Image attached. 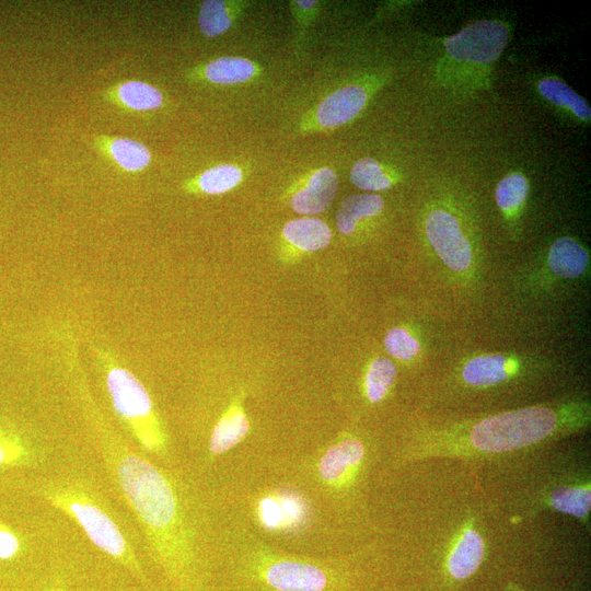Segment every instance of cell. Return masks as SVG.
Returning <instances> with one entry per match:
<instances>
[{"instance_id":"13","label":"cell","mask_w":591,"mask_h":591,"mask_svg":"<svg viewBox=\"0 0 591 591\" xmlns=\"http://www.w3.org/2000/svg\"><path fill=\"white\" fill-rule=\"evenodd\" d=\"M485 556V543L474 529H465L453 544L448 558V575L456 581L473 576L480 567Z\"/></svg>"},{"instance_id":"9","label":"cell","mask_w":591,"mask_h":591,"mask_svg":"<svg viewBox=\"0 0 591 591\" xmlns=\"http://www.w3.org/2000/svg\"><path fill=\"white\" fill-rule=\"evenodd\" d=\"M364 88L351 84L343 86L326 96L317 106L315 120L318 126L333 128L356 117L367 103Z\"/></svg>"},{"instance_id":"29","label":"cell","mask_w":591,"mask_h":591,"mask_svg":"<svg viewBox=\"0 0 591 591\" xmlns=\"http://www.w3.org/2000/svg\"><path fill=\"white\" fill-rule=\"evenodd\" d=\"M258 514L262 524L269 529H277L285 524V513L280 500L273 497L260 499Z\"/></svg>"},{"instance_id":"4","label":"cell","mask_w":591,"mask_h":591,"mask_svg":"<svg viewBox=\"0 0 591 591\" xmlns=\"http://www.w3.org/2000/svg\"><path fill=\"white\" fill-rule=\"evenodd\" d=\"M566 414L546 406H531L489 416L476 422L465 444L478 453H505L540 443L569 430Z\"/></svg>"},{"instance_id":"3","label":"cell","mask_w":591,"mask_h":591,"mask_svg":"<svg viewBox=\"0 0 591 591\" xmlns=\"http://www.w3.org/2000/svg\"><path fill=\"white\" fill-rule=\"evenodd\" d=\"M38 491L50 506L71 518L100 551L143 578L130 542L92 489L79 480H47Z\"/></svg>"},{"instance_id":"33","label":"cell","mask_w":591,"mask_h":591,"mask_svg":"<svg viewBox=\"0 0 591 591\" xmlns=\"http://www.w3.org/2000/svg\"><path fill=\"white\" fill-rule=\"evenodd\" d=\"M507 591H520L517 586L509 584Z\"/></svg>"},{"instance_id":"23","label":"cell","mask_w":591,"mask_h":591,"mask_svg":"<svg viewBox=\"0 0 591 591\" xmlns=\"http://www.w3.org/2000/svg\"><path fill=\"white\" fill-rule=\"evenodd\" d=\"M540 93L552 103L571 111L577 117L588 120L591 111L587 102L566 83L556 78H544L538 83Z\"/></svg>"},{"instance_id":"32","label":"cell","mask_w":591,"mask_h":591,"mask_svg":"<svg viewBox=\"0 0 591 591\" xmlns=\"http://www.w3.org/2000/svg\"><path fill=\"white\" fill-rule=\"evenodd\" d=\"M46 591H63L62 587L56 584L49 589H47Z\"/></svg>"},{"instance_id":"27","label":"cell","mask_w":591,"mask_h":591,"mask_svg":"<svg viewBox=\"0 0 591 591\" xmlns=\"http://www.w3.org/2000/svg\"><path fill=\"white\" fill-rule=\"evenodd\" d=\"M528 192V179L521 173H510L497 185L496 202L505 212H512L525 201Z\"/></svg>"},{"instance_id":"16","label":"cell","mask_w":591,"mask_h":591,"mask_svg":"<svg viewBox=\"0 0 591 591\" xmlns=\"http://www.w3.org/2000/svg\"><path fill=\"white\" fill-rule=\"evenodd\" d=\"M589 262L587 251L573 239L556 240L548 252L547 263L558 277L576 278L583 274Z\"/></svg>"},{"instance_id":"26","label":"cell","mask_w":591,"mask_h":591,"mask_svg":"<svg viewBox=\"0 0 591 591\" xmlns=\"http://www.w3.org/2000/svg\"><path fill=\"white\" fill-rule=\"evenodd\" d=\"M350 181L363 190H384L391 187L392 181L380 163L372 158H362L351 167Z\"/></svg>"},{"instance_id":"25","label":"cell","mask_w":591,"mask_h":591,"mask_svg":"<svg viewBox=\"0 0 591 591\" xmlns=\"http://www.w3.org/2000/svg\"><path fill=\"white\" fill-rule=\"evenodd\" d=\"M232 24L231 9L225 1H202L198 12V26L207 37H216L229 30Z\"/></svg>"},{"instance_id":"8","label":"cell","mask_w":591,"mask_h":591,"mask_svg":"<svg viewBox=\"0 0 591 591\" xmlns=\"http://www.w3.org/2000/svg\"><path fill=\"white\" fill-rule=\"evenodd\" d=\"M364 457V447L356 438H346L332 444L321 456L318 475L332 487H341L354 476Z\"/></svg>"},{"instance_id":"21","label":"cell","mask_w":591,"mask_h":591,"mask_svg":"<svg viewBox=\"0 0 591 591\" xmlns=\"http://www.w3.org/2000/svg\"><path fill=\"white\" fill-rule=\"evenodd\" d=\"M242 170L232 164L212 166L187 184L189 190L218 195L234 188L242 181Z\"/></svg>"},{"instance_id":"28","label":"cell","mask_w":591,"mask_h":591,"mask_svg":"<svg viewBox=\"0 0 591 591\" xmlns=\"http://www.w3.org/2000/svg\"><path fill=\"white\" fill-rule=\"evenodd\" d=\"M386 351L396 359L410 360L420 350L419 341L405 328L394 327L384 338Z\"/></svg>"},{"instance_id":"30","label":"cell","mask_w":591,"mask_h":591,"mask_svg":"<svg viewBox=\"0 0 591 591\" xmlns=\"http://www.w3.org/2000/svg\"><path fill=\"white\" fill-rule=\"evenodd\" d=\"M22 543L16 532L0 521V560H10L16 557Z\"/></svg>"},{"instance_id":"22","label":"cell","mask_w":591,"mask_h":591,"mask_svg":"<svg viewBox=\"0 0 591 591\" xmlns=\"http://www.w3.org/2000/svg\"><path fill=\"white\" fill-rule=\"evenodd\" d=\"M549 505L558 512L583 519L590 511V486L586 484L559 486L549 495Z\"/></svg>"},{"instance_id":"20","label":"cell","mask_w":591,"mask_h":591,"mask_svg":"<svg viewBox=\"0 0 591 591\" xmlns=\"http://www.w3.org/2000/svg\"><path fill=\"white\" fill-rule=\"evenodd\" d=\"M36 460L32 443L12 426L0 421V468L31 465Z\"/></svg>"},{"instance_id":"31","label":"cell","mask_w":591,"mask_h":591,"mask_svg":"<svg viewBox=\"0 0 591 591\" xmlns=\"http://www.w3.org/2000/svg\"><path fill=\"white\" fill-rule=\"evenodd\" d=\"M297 3L304 9L312 8L315 4L314 1H298Z\"/></svg>"},{"instance_id":"19","label":"cell","mask_w":591,"mask_h":591,"mask_svg":"<svg viewBox=\"0 0 591 591\" xmlns=\"http://www.w3.org/2000/svg\"><path fill=\"white\" fill-rule=\"evenodd\" d=\"M257 67L248 59L241 57H221L206 63L200 76L216 84H236L253 78Z\"/></svg>"},{"instance_id":"17","label":"cell","mask_w":591,"mask_h":591,"mask_svg":"<svg viewBox=\"0 0 591 591\" xmlns=\"http://www.w3.org/2000/svg\"><path fill=\"white\" fill-rule=\"evenodd\" d=\"M384 208L383 199L375 194H356L346 197L336 212L340 233L350 235L360 220L379 215Z\"/></svg>"},{"instance_id":"15","label":"cell","mask_w":591,"mask_h":591,"mask_svg":"<svg viewBox=\"0 0 591 591\" xmlns=\"http://www.w3.org/2000/svg\"><path fill=\"white\" fill-rule=\"evenodd\" d=\"M282 236L298 251L315 252L331 242L332 231L321 219L304 217L288 221L282 229Z\"/></svg>"},{"instance_id":"7","label":"cell","mask_w":591,"mask_h":591,"mask_svg":"<svg viewBox=\"0 0 591 591\" xmlns=\"http://www.w3.org/2000/svg\"><path fill=\"white\" fill-rule=\"evenodd\" d=\"M425 230L431 247L448 268L463 273L471 267V244L452 213L431 210L426 217Z\"/></svg>"},{"instance_id":"24","label":"cell","mask_w":591,"mask_h":591,"mask_svg":"<svg viewBox=\"0 0 591 591\" xmlns=\"http://www.w3.org/2000/svg\"><path fill=\"white\" fill-rule=\"evenodd\" d=\"M395 379L396 368L389 358L378 357L373 359L364 376L367 398L372 403L382 401L389 393Z\"/></svg>"},{"instance_id":"10","label":"cell","mask_w":591,"mask_h":591,"mask_svg":"<svg viewBox=\"0 0 591 591\" xmlns=\"http://www.w3.org/2000/svg\"><path fill=\"white\" fill-rule=\"evenodd\" d=\"M338 187L335 172L322 167L313 172L303 186L292 195L291 208L300 215H317L332 204Z\"/></svg>"},{"instance_id":"6","label":"cell","mask_w":591,"mask_h":591,"mask_svg":"<svg viewBox=\"0 0 591 591\" xmlns=\"http://www.w3.org/2000/svg\"><path fill=\"white\" fill-rule=\"evenodd\" d=\"M509 38L507 25L499 21L484 20L444 39L448 54L457 60L475 63H489L496 60Z\"/></svg>"},{"instance_id":"14","label":"cell","mask_w":591,"mask_h":591,"mask_svg":"<svg viewBox=\"0 0 591 591\" xmlns=\"http://www.w3.org/2000/svg\"><path fill=\"white\" fill-rule=\"evenodd\" d=\"M250 430V422L241 401L227 408L211 432L209 451L212 455L222 454L240 443Z\"/></svg>"},{"instance_id":"5","label":"cell","mask_w":591,"mask_h":591,"mask_svg":"<svg viewBox=\"0 0 591 591\" xmlns=\"http://www.w3.org/2000/svg\"><path fill=\"white\" fill-rule=\"evenodd\" d=\"M104 370L106 390L117 416L143 451L163 455L167 436L144 385L131 371L109 358Z\"/></svg>"},{"instance_id":"12","label":"cell","mask_w":591,"mask_h":591,"mask_svg":"<svg viewBox=\"0 0 591 591\" xmlns=\"http://www.w3.org/2000/svg\"><path fill=\"white\" fill-rule=\"evenodd\" d=\"M104 96L121 109L134 113L150 112L164 103L162 92L141 80H126L109 86Z\"/></svg>"},{"instance_id":"11","label":"cell","mask_w":591,"mask_h":591,"mask_svg":"<svg viewBox=\"0 0 591 591\" xmlns=\"http://www.w3.org/2000/svg\"><path fill=\"white\" fill-rule=\"evenodd\" d=\"M93 146L103 157L127 173L143 171L152 158L146 144L130 138L97 135L93 139Z\"/></svg>"},{"instance_id":"18","label":"cell","mask_w":591,"mask_h":591,"mask_svg":"<svg viewBox=\"0 0 591 591\" xmlns=\"http://www.w3.org/2000/svg\"><path fill=\"white\" fill-rule=\"evenodd\" d=\"M513 369L501 355H485L468 360L462 371L464 381L473 386L485 387L505 381Z\"/></svg>"},{"instance_id":"2","label":"cell","mask_w":591,"mask_h":591,"mask_svg":"<svg viewBox=\"0 0 591 591\" xmlns=\"http://www.w3.org/2000/svg\"><path fill=\"white\" fill-rule=\"evenodd\" d=\"M222 591H346L341 568L315 559L260 553L233 559Z\"/></svg>"},{"instance_id":"1","label":"cell","mask_w":591,"mask_h":591,"mask_svg":"<svg viewBox=\"0 0 591 591\" xmlns=\"http://www.w3.org/2000/svg\"><path fill=\"white\" fill-rule=\"evenodd\" d=\"M95 430L104 464L172 588L206 591V571L196 551L193 526L171 476L101 420Z\"/></svg>"}]
</instances>
